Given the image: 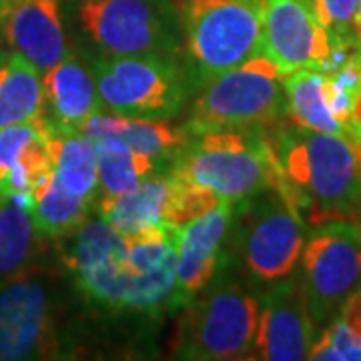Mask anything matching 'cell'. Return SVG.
Returning a JSON list of instances; mask_svg holds the SVG:
<instances>
[{
  "label": "cell",
  "mask_w": 361,
  "mask_h": 361,
  "mask_svg": "<svg viewBox=\"0 0 361 361\" xmlns=\"http://www.w3.org/2000/svg\"><path fill=\"white\" fill-rule=\"evenodd\" d=\"M175 191V175H147L129 193L101 197V219L127 237L169 229V211Z\"/></svg>",
  "instance_id": "cell-18"
},
{
  "label": "cell",
  "mask_w": 361,
  "mask_h": 361,
  "mask_svg": "<svg viewBox=\"0 0 361 361\" xmlns=\"http://www.w3.org/2000/svg\"><path fill=\"white\" fill-rule=\"evenodd\" d=\"M13 2H14V0H0V23L4 20V16H6V13L11 11Z\"/></svg>",
  "instance_id": "cell-30"
},
{
  "label": "cell",
  "mask_w": 361,
  "mask_h": 361,
  "mask_svg": "<svg viewBox=\"0 0 361 361\" xmlns=\"http://www.w3.org/2000/svg\"><path fill=\"white\" fill-rule=\"evenodd\" d=\"M353 37L361 47V0L357 2V11H355V16H353Z\"/></svg>",
  "instance_id": "cell-29"
},
{
  "label": "cell",
  "mask_w": 361,
  "mask_h": 361,
  "mask_svg": "<svg viewBox=\"0 0 361 361\" xmlns=\"http://www.w3.org/2000/svg\"><path fill=\"white\" fill-rule=\"evenodd\" d=\"M44 109L52 115V125L61 130H78V127L101 111L97 80L75 54L65 59L42 75Z\"/></svg>",
  "instance_id": "cell-19"
},
{
  "label": "cell",
  "mask_w": 361,
  "mask_h": 361,
  "mask_svg": "<svg viewBox=\"0 0 361 361\" xmlns=\"http://www.w3.org/2000/svg\"><path fill=\"white\" fill-rule=\"evenodd\" d=\"M73 235L66 265L78 289L106 310H127L133 281L127 235L104 219L85 221Z\"/></svg>",
  "instance_id": "cell-11"
},
{
  "label": "cell",
  "mask_w": 361,
  "mask_h": 361,
  "mask_svg": "<svg viewBox=\"0 0 361 361\" xmlns=\"http://www.w3.org/2000/svg\"><path fill=\"white\" fill-rule=\"evenodd\" d=\"M237 201L221 199L203 215L187 221L175 231L177 241V289L175 305H189L203 293L217 275L221 263V247L231 229L233 209Z\"/></svg>",
  "instance_id": "cell-14"
},
{
  "label": "cell",
  "mask_w": 361,
  "mask_h": 361,
  "mask_svg": "<svg viewBox=\"0 0 361 361\" xmlns=\"http://www.w3.org/2000/svg\"><path fill=\"white\" fill-rule=\"evenodd\" d=\"M317 337L301 275L275 281L261 297L257 337L251 357L267 361H301L310 357Z\"/></svg>",
  "instance_id": "cell-12"
},
{
  "label": "cell",
  "mask_w": 361,
  "mask_h": 361,
  "mask_svg": "<svg viewBox=\"0 0 361 361\" xmlns=\"http://www.w3.org/2000/svg\"><path fill=\"white\" fill-rule=\"evenodd\" d=\"M285 94H287V113L295 123V127L353 137L331 109L323 71L301 68L287 75Z\"/></svg>",
  "instance_id": "cell-22"
},
{
  "label": "cell",
  "mask_w": 361,
  "mask_h": 361,
  "mask_svg": "<svg viewBox=\"0 0 361 361\" xmlns=\"http://www.w3.org/2000/svg\"><path fill=\"white\" fill-rule=\"evenodd\" d=\"M277 183L305 225L357 221L361 213V142L348 135L295 127L273 145Z\"/></svg>",
  "instance_id": "cell-1"
},
{
  "label": "cell",
  "mask_w": 361,
  "mask_h": 361,
  "mask_svg": "<svg viewBox=\"0 0 361 361\" xmlns=\"http://www.w3.org/2000/svg\"><path fill=\"white\" fill-rule=\"evenodd\" d=\"M307 360L361 361V287L349 295L336 319L315 337Z\"/></svg>",
  "instance_id": "cell-27"
},
{
  "label": "cell",
  "mask_w": 361,
  "mask_h": 361,
  "mask_svg": "<svg viewBox=\"0 0 361 361\" xmlns=\"http://www.w3.org/2000/svg\"><path fill=\"white\" fill-rule=\"evenodd\" d=\"M56 351L51 285L26 269L0 283V361L42 360Z\"/></svg>",
  "instance_id": "cell-10"
},
{
  "label": "cell",
  "mask_w": 361,
  "mask_h": 361,
  "mask_svg": "<svg viewBox=\"0 0 361 361\" xmlns=\"http://www.w3.org/2000/svg\"><path fill=\"white\" fill-rule=\"evenodd\" d=\"M78 133L89 137L90 141L101 137H113L133 151L151 157L155 161L169 153H175L177 149H185L189 141L185 130L173 129L165 121L133 118L115 113L113 115L94 113L78 127Z\"/></svg>",
  "instance_id": "cell-20"
},
{
  "label": "cell",
  "mask_w": 361,
  "mask_h": 361,
  "mask_svg": "<svg viewBox=\"0 0 361 361\" xmlns=\"http://www.w3.org/2000/svg\"><path fill=\"white\" fill-rule=\"evenodd\" d=\"M189 305L180 319V360L251 357L261 315V299L251 289L231 275H215L205 295Z\"/></svg>",
  "instance_id": "cell-3"
},
{
  "label": "cell",
  "mask_w": 361,
  "mask_h": 361,
  "mask_svg": "<svg viewBox=\"0 0 361 361\" xmlns=\"http://www.w3.org/2000/svg\"><path fill=\"white\" fill-rule=\"evenodd\" d=\"M183 49L205 85L263 51V0H180Z\"/></svg>",
  "instance_id": "cell-2"
},
{
  "label": "cell",
  "mask_w": 361,
  "mask_h": 361,
  "mask_svg": "<svg viewBox=\"0 0 361 361\" xmlns=\"http://www.w3.org/2000/svg\"><path fill=\"white\" fill-rule=\"evenodd\" d=\"M360 0H305L319 25L329 32L331 40L355 39L353 16Z\"/></svg>",
  "instance_id": "cell-28"
},
{
  "label": "cell",
  "mask_w": 361,
  "mask_h": 361,
  "mask_svg": "<svg viewBox=\"0 0 361 361\" xmlns=\"http://www.w3.org/2000/svg\"><path fill=\"white\" fill-rule=\"evenodd\" d=\"M334 42L305 0H263V52L283 77L301 71H323Z\"/></svg>",
  "instance_id": "cell-13"
},
{
  "label": "cell",
  "mask_w": 361,
  "mask_h": 361,
  "mask_svg": "<svg viewBox=\"0 0 361 361\" xmlns=\"http://www.w3.org/2000/svg\"><path fill=\"white\" fill-rule=\"evenodd\" d=\"M301 279L319 336L361 287L360 221H327L313 227L301 253Z\"/></svg>",
  "instance_id": "cell-8"
},
{
  "label": "cell",
  "mask_w": 361,
  "mask_h": 361,
  "mask_svg": "<svg viewBox=\"0 0 361 361\" xmlns=\"http://www.w3.org/2000/svg\"><path fill=\"white\" fill-rule=\"evenodd\" d=\"M52 173L68 193L94 201L99 191L97 147L78 130L54 127L51 137Z\"/></svg>",
  "instance_id": "cell-23"
},
{
  "label": "cell",
  "mask_w": 361,
  "mask_h": 361,
  "mask_svg": "<svg viewBox=\"0 0 361 361\" xmlns=\"http://www.w3.org/2000/svg\"><path fill=\"white\" fill-rule=\"evenodd\" d=\"M92 203L94 201L90 199L68 193L56 180L54 173L42 180L32 197L28 199L37 229L40 235L52 239L66 237L77 231L89 217Z\"/></svg>",
  "instance_id": "cell-24"
},
{
  "label": "cell",
  "mask_w": 361,
  "mask_h": 361,
  "mask_svg": "<svg viewBox=\"0 0 361 361\" xmlns=\"http://www.w3.org/2000/svg\"><path fill=\"white\" fill-rule=\"evenodd\" d=\"M133 271L127 310L157 313L173 307L177 289V241L175 231L153 229L127 237Z\"/></svg>",
  "instance_id": "cell-15"
},
{
  "label": "cell",
  "mask_w": 361,
  "mask_h": 361,
  "mask_svg": "<svg viewBox=\"0 0 361 361\" xmlns=\"http://www.w3.org/2000/svg\"><path fill=\"white\" fill-rule=\"evenodd\" d=\"M94 80L101 103L115 115L167 121L185 99L175 59L159 54L103 56L94 66Z\"/></svg>",
  "instance_id": "cell-9"
},
{
  "label": "cell",
  "mask_w": 361,
  "mask_h": 361,
  "mask_svg": "<svg viewBox=\"0 0 361 361\" xmlns=\"http://www.w3.org/2000/svg\"><path fill=\"white\" fill-rule=\"evenodd\" d=\"M239 249L247 271L263 283L295 273L305 247V221L283 187L275 185L241 201Z\"/></svg>",
  "instance_id": "cell-7"
},
{
  "label": "cell",
  "mask_w": 361,
  "mask_h": 361,
  "mask_svg": "<svg viewBox=\"0 0 361 361\" xmlns=\"http://www.w3.org/2000/svg\"><path fill=\"white\" fill-rule=\"evenodd\" d=\"M173 173L237 203L269 189L277 180L273 147L241 129L201 133L199 141L185 145Z\"/></svg>",
  "instance_id": "cell-4"
},
{
  "label": "cell",
  "mask_w": 361,
  "mask_h": 361,
  "mask_svg": "<svg viewBox=\"0 0 361 361\" xmlns=\"http://www.w3.org/2000/svg\"><path fill=\"white\" fill-rule=\"evenodd\" d=\"M78 23L103 56L175 59L183 47L180 16L171 0H82Z\"/></svg>",
  "instance_id": "cell-6"
},
{
  "label": "cell",
  "mask_w": 361,
  "mask_h": 361,
  "mask_svg": "<svg viewBox=\"0 0 361 361\" xmlns=\"http://www.w3.org/2000/svg\"><path fill=\"white\" fill-rule=\"evenodd\" d=\"M39 235L28 199H0V283L26 269Z\"/></svg>",
  "instance_id": "cell-25"
},
{
  "label": "cell",
  "mask_w": 361,
  "mask_h": 361,
  "mask_svg": "<svg viewBox=\"0 0 361 361\" xmlns=\"http://www.w3.org/2000/svg\"><path fill=\"white\" fill-rule=\"evenodd\" d=\"M14 52L23 54L42 75L66 54V37L56 0H14L2 20Z\"/></svg>",
  "instance_id": "cell-17"
},
{
  "label": "cell",
  "mask_w": 361,
  "mask_h": 361,
  "mask_svg": "<svg viewBox=\"0 0 361 361\" xmlns=\"http://www.w3.org/2000/svg\"><path fill=\"white\" fill-rule=\"evenodd\" d=\"M99 155V191L101 197L129 193L155 167V159L137 153L113 137L94 139Z\"/></svg>",
  "instance_id": "cell-26"
},
{
  "label": "cell",
  "mask_w": 361,
  "mask_h": 361,
  "mask_svg": "<svg viewBox=\"0 0 361 361\" xmlns=\"http://www.w3.org/2000/svg\"><path fill=\"white\" fill-rule=\"evenodd\" d=\"M52 133L54 125L44 116L0 129V199H30L51 175Z\"/></svg>",
  "instance_id": "cell-16"
},
{
  "label": "cell",
  "mask_w": 361,
  "mask_h": 361,
  "mask_svg": "<svg viewBox=\"0 0 361 361\" xmlns=\"http://www.w3.org/2000/svg\"><path fill=\"white\" fill-rule=\"evenodd\" d=\"M44 116L42 73L13 52L0 65V129Z\"/></svg>",
  "instance_id": "cell-21"
},
{
  "label": "cell",
  "mask_w": 361,
  "mask_h": 361,
  "mask_svg": "<svg viewBox=\"0 0 361 361\" xmlns=\"http://www.w3.org/2000/svg\"><path fill=\"white\" fill-rule=\"evenodd\" d=\"M287 113L285 77L265 52L207 80L193 104L189 129L201 135L271 123Z\"/></svg>",
  "instance_id": "cell-5"
}]
</instances>
